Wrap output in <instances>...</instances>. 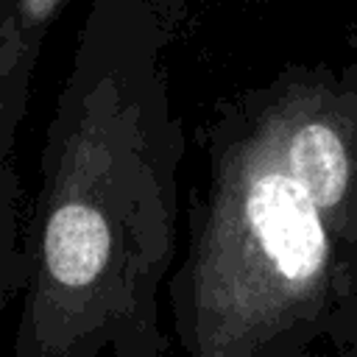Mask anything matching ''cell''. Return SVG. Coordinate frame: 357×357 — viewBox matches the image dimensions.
Segmentation results:
<instances>
[{"label":"cell","instance_id":"1","mask_svg":"<svg viewBox=\"0 0 357 357\" xmlns=\"http://www.w3.org/2000/svg\"><path fill=\"white\" fill-rule=\"evenodd\" d=\"M153 0H100L42 151L14 357H162L176 123Z\"/></svg>","mask_w":357,"mask_h":357},{"label":"cell","instance_id":"2","mask_svg":"<svg viewBox=\"0 0 357 357\" xmlns=\"http://www.w3.org/2000/svg\"><path fill=\"white\" fill-rule=\"evenodd\" d=\"M237 204L287 284L310 282L326 259V234L315 201L284 170L276 148L254 153L237 181Z\"/></svg>","mask_w":357,"mask_h":357},{"label":"cell","instance_id":"3","mask_svg":"<svg viewBox=\"0 0 357 357\" xmlns=\"http://www.w3.org/2000/svg\"><path fill=\"white\" fill-rule=\"evenodd\" d=\"M284 170L301 184L318 209L335 206L349 181V156L343 137L324 117L298 120L282 134L276 148Z\"/></svg>","mask_w":357,"mask_h":357},{"label":"cell","instance_id":"4","mask_svg":"<svg viewBox=\"0 0 357 357\" xmlns=\"http://www.w3.org/2000/svg\"><path fill=\"white\" fill-rule=\"evenodd\" d=\"M39 47L25 42L11 25L0 22V170L11 162V142L25 109V95Z\"/></svg>","mask_w":357,"mask_h":357},{"label":"cell","instance_id":"5","mask_svg":"<svg viewBox=\"0 0 357 357\" xmlns=\"http://www.w3.org/2000/svg\"><path fill=\"white\" fill-rule=\"evenodd\" d=\"M28 245L20 223V178L11 162L0 170V312L11 296L25 290Z\"/></svg>","mask_w":357,"mask_h":357},{"label":"cell","instance_id":"6","mask_svg":"<svg viewBox=\"0 0 357 357\" xmlns=\"http://www.w3.org/2000/svg\"><path fill=\"white\" fill-rule=\"evenodd\" d=\"M64 6L67 0H0V22L42 50V39Z\"/></svg>","mask_w":357,"mask_h":357},{"label":"cell","instance_id":"7","mask_svg":"<svg viewBox=\"0 0 357 357\" xmlns=\"http://www.w3.org/2000/svg\"><path fill=\"white\" fill-rule=\"evenodd\" d=\"M167 6H178V3H190V0H165Z\"/></svg>","mask_w":357,"mask_h":357}]
</instances>
